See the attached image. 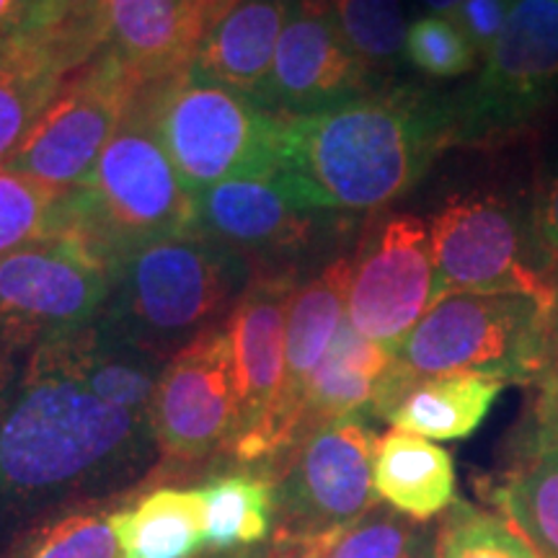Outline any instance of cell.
<instances>
[{
	"label": "cell",
	"instance_id": "obj_1",
	"mask_svg": "<svg viewBox=\"0 0 558 558\" xmlns=\"http://www.w3.org/2000/svg\"><path fill=\"white\" fill-rule=\"evenodd\" d=\"M150 414L96 399L58 339L34 347L0 418V554L41 522L156 484Z\"/></svg>",
	"mask_w": 558,
	"mask_h": 558
},
{
	"label": "cell",
	"instance_id": "obj_2",
	"mask_svg": "<svg viewBox=\"0 0 558 558\" xmlns=\"http://www.w3.org/2000/svg\"><path fill=\"white\" fill-rule=\"evenodd\" d=\"M458 145L456 104L416 86L367 90L284 120L277 177L318 213H375Z\"/></svg>",
	"mask_w": 558,
	"mask_h": 558
},
{
	"label": "cell",
	"instance_id": "obj_3",
	"mask_svg": "<svg viewBox=\"0 0 558 558\" xmlns=\"http://www.w3.org/2000/svg\"><path fill=\"white\" fill-rule=\"evenodd\" d=\"M254 277L248 256L199 230L145 241L111 269V295L96 324L143 352L171 360L226 326Z\"/></svg>",
	"mask_w": 558,
	"mask_h": 558
},
{
	"label": "cell",
	"instance_id": "obj_4",
	"mask_svg": "<svg viewBox=\"0 0 558 558\" xmlns=\"http://www.w3.org/2000/svg\"><path fill=\"white\" fill-rule=\"evenodd\" d=\"M194 230V194L160 145L137 88L96 163L94 179L78 186V220L73 233L88 241L114 269L140 243Z\"/></svg>",
	"mask_w": 558,
	"mask_h": 558
},
{
	"label": "cell",
	"instance_id": "obj_5",
	"mask_svg": "<svg viewBox=\"0 0 558 558\" xmlns=\"http://www.w3.org/2000/svg\"><path fill=\"white\" fill-rule=\"evenodd\" d=\"M156 135L192 194L279 169L284 117L190 68L140 86Z\"/></svg>",
	"mask_w": 558,
	"mask_h": 558
},
{
	"label": "cell",
	"instance_id": "obj_6",
	"mask_svg": "<svg viewBox=\"0 0 558 558\" xmlns=\"http://www.w3.org/2000/svg\"><path fill=\"white\" fill-rule=\"evenodd\" d=\"M558 305L522 292L439 298L396 349L414 375H484L533 386L548 354Z\"/></svg>",
	"mask_w": 558,
	"mask_h": 558
},
{
	"label": "cell",
	"instance_id": "obj_7",
	"mask_svg": "<svg viewBox=\"0 0 558 558\" xmlns=\"http://www.w3.org/2000/svg\"><path fill=\"white\" fill-rule=\"evenodd\" d=\"M378 435L365 414L331 418L300 435L277 463L275 533L277 546L326 543L380 505L373 463Z\"/></svg>",
	"mask_w": 558,
	"mask_h": 558
},
{
	"label": "cell",
	"instance_id": "obj_8",
	"mask_svg": "<svg viewBox=\"0 0 558 558\" xmlns=\"http://www.w3.org/2000/svg\"><path fill=\"white\" fill-rule=\"evenodd\" d=\"M437 300L456 292H522L558 305V282L543 271L530 230V199L471 192L445 202L429 222Z\"/></svg>",
	"mask_w": 558,
	"mask_h": 558
},
{
	"label": "cell",
	"instance_id": "obj_9",
	"mask_svg": "<svg viewBox=\"0 0 558 558\" xmlns=\"http://www.w3.org/2000/svg\"><path fill=\"white\" fill-rule=\"evenodd\" d=\"M558 94V0H512L478 78L456 104L458 145L507 143L546 111Z\"/></svg>",
	"mask_w": 558,
	"mask_h": 558
},
{
	"label": "cell",
	"instance_id": "obj_10",
	"mask_svg": "<svg viewBox=\"0 0 558 558\" xmlns=\"http://www.w3.org/2000/svg\"><path fill=\"white\" fill-rule=\"evenodd\" d=\"M150 422L160 450L156 484L194 469L215 471L228 458L239 429V380L226 326L166 362Z\"/></svg>",
	"mask_w": 558,
	"mask_h": 558
},
{
	"label": "cell",
	"instance_id": "obj_11",
	"mask_svg": "<svg viewBox=\"0 0 558 558\" xmlns=\"http://www.w3.org/2000/svg\"><path fill=\"white\" fill-rule=\"evenodd\" d=\"M111 295V264L65 233L0 256V316L5 331L41 344L86 329Z\"/></svg>",
	"mask_w": 558,
	"mask_h": 558
},
{
	"label": "cell",
	"instance_id": "obj_12",
	"mask_svg": "<svg viewBox=\"0 0 558 558\" xmlns=\"http://www.w3.org/2000/svg\"><path fill=\"white\" fill-rule=\"evenodd\" d=\"M140 86L114 52L101 50L70 73L5 166L54 186H86Z\"/></svg>",
	"mask_w": 558,
	"mask_h": 558
},
{
	"label": "cell",
	"instance_id": "obj_13",
	"mask_svg": "<svg viewBox=\"0 0 558 558\" xmlns=\"http://www.w3.org/2000/svg\"><path fill=\"white\" fill-rule=\"evenodd\" d=\"M435 303L437 275L427 222L409 213L375 220L352 251L349 324L396 354Z\"/></svg>",
	"mask_w": 558,
	"mask_h": 558
},
{
	"label": "cell",
	"instance_id": "obj_14",
	"mask_svg": "<svg viewBox=\"0 0 558 558\" xmlns=\"http://www.w3.org/2000/svg\"><path fill=\"white\" fill-rule=\"evenodd\" d=\"M298 284V269L256 271L226 320L239 380V429L228 452L235 465L264 460V437L284 380L288 308Z\"/></svg>",
	"mask_w": 558,
	"mask_h": 558
},
{
	"label": "cell",
	"instance_id": "obj_15",
	"mask_svg": "<svg viewBox=\"0 0 558 558\" xmlns=\"http://www.w3.org/2000/svg\"><path fill=\"white\" fill-rule=\"evenodd\" d=\"M96 0H83L62 24L39 34L5 39L0 50V166L16 156L58 99L73 70L104 50Z\"/></svg>",
	"mask_w": 558,
	"mask_h": 558
},
{
	"label": "cell",
	"instance_id": "obj_16",
	"mask_svg": "<svg viewBox=\"0 0 558 558\" xmlns=\"http://www.w3.org/2000/svg\"><path fill=\"white\" fill-rule=\"evenodd\" d=\"M369 70L349 47L329 0H292L271 68L267 109L300 117L369 90Z\"/></svg>",
	"mask_w": 558,
	"mask_h": 558
},
{
	"label": "cell",
	"instance_id": "obj_17",
	"mask_svg": "<svg viewBox=\"0 0 558 558\" xmlns=\"http://www.w3.org/2000/svg\"><path fill=\"white\" fill-rule=\"evenodd\" d=\"M197 230L251 262H290L316 241L318 209L298 205L275 173L228 179L194 194Z\"/></svg>",
	"mask_w": 558,
	"mask_h": 558
},
{
	"label": "cell",
	"instance_id": "obj_18",
	"mask_svg": "<svg viewBox=\"0 0 558 558\" xmlns=\"http://www.w3.org/2000/svg\"><path fill=\"white\" fill-rule=\"evenodd\" d=\"M349 282H352V254H341L292 292L288 337H284V380L264 437V469L277 463L300 435L305 393L313 373L329 352L339 326L344 324Z\"/></svg>",
	"mask_w": 558,
	"mask_h": 558
},
{
	"label": "cell",
	"instance_id": "obj_19",
	"mask_svg": "<svg viewBox=\"0 0 558 558\" xmlns=\"http://www.w3.org/2000/svg\"><path fill=\"white\" fill-rule=\"evenodd\" d=\"M507 383L484 375H414L393 360L373 396L375 416L427 439H465L476 432Z\"/></svg>",
	"mask_w": 558,
	"mask_h": 558
},
{
	"label": "cell",
	"instance_id": "obj_20",
	"mask_svg": "<svg viewBox=\"0 0 558 558\" xmlns=\"http://www.w3.org/2000/svg\"><path fill=\"white\" fill-rule=\"evenodd\" d=\"M481 497L533 543L541 558H558V418L527 409L509 463L481 486Z\"/></svg>",
	"mask_w": 558,
	"mask_h": 558
},
{
	"label": "cell",
	"instance_id": "obj_21",
	"mask_svg": "<svg viewBox=\"0 0 558 558\" xmlns=\"http://www.w3.org/2000/svg\"><path fill=\"white\" fill-rule=\"evenodd\" d=\"M104 50L114 52L140 83L190 68L199 39L192 0H96Z\"/></svg>",
	"mask_w": 558,
	"mask_h": 558
},
{
	"label": "cell",
	"instance_id": "obj_22",
	"mask_svg": "<svg viewBox=\"0 0 558 558\" xmlns=\"http://www.w3.org/2000/svg\"><path fill=\"white\" fill-rule=\"evenodd\" d=\"M292 0H241L199 41L192 73L267 107L271 68Z\"/></svg>",
	"mask_w": 558,
	"mask_h": 558
},
{
	"label": "cell",
	"instance_id": "obj_23",
	"mask_svg": "<svg viewBox=\"0 0 558 558\" xmlns=\"http://www.w3.org/2000/svg\"><path fill=\"white\" fill-rule=\"evenodd\" d=\"M122 558H199L207 548V505L199 486L153 484L111 512Z\"/></svg>",
	"mask_w": 558,
	"mask_h": 558
},
{
	"label": "cell",
	"instance_id": "obj_24",
	"mask_svg": "<svg viewBox=\"0 0 558 558\" xmlns=\"http://www.w3.org/2000/svg\"><path fill=\"white\" fill-rule=\"evenodd\" d=\"M373 478L383 505L416 522L442 518L458 501L450 452L411 432L390 429L378 437Z\"/></svg>",
	"mask_w": 558,
	"mask_h": 558
},
{
	"label": "cell",
	"instance_id": "obj_25",
	"mask_svg": "<svg viewBox=\"0 0 558 558\" xmlns=\"http://www.w3.org/2000/svg\"><path fill=\"white\" fill-rule=\"evenodd\" d=\"M58 341L73 373L96 399L122 411L150 414L160 373L169 360L111 337L96 320Z\"/></svg>",
	"mask_w": 558,
	"mask_h": 558
},
{
	"label": "cell",
	"instance_id": "obj_26",
	"mask_svg": "<svg viewBox=\"0 0 558 558\" xmlns=\"http://www.w3.org/2000/svg\"><path fill=\"white\" fill-rule=\"evenodd\" d=\"M393 352L362 337L344 318L329 352L324 354L311 378L300 435L318 427V424L331 422V418L369 411L375 388H378L386 369L393 365Z\"/></svg>",
	"mask_w": 558,
	"mask_h": 558
},
{
	"label": "cell",
	"instance_id": "obj_27",
	"mask_svg": "<svg viewBox=\"0 0 558 558\" xmlns=\"http://www.w3.org/2000/svg\"><path fill=\"white\" fill-rule=\"evenodd\" d=\"M207 505V550L254 548L275 533V476L264 465L209 473L199 486Z\"/></svg>",
	"mask_w": 558,
	"mask_h": 558
},
{
	"label": "cell",
	"instance_id": "obj_28",
	"mask_svg": "<svg viewBox=\"0 0 558 558\" xmlns=\"http://www.w3.org/2000/svg\"><path fill=\"white\" fill-rule=\"evenodd\" d=\"M78 186H54L0 166V256L73 233Z\"/></svg>",
	"mask_w": 558,
	"mask_h": 558
},
{
	"label": "cell",
	"instance_id": "obj_29",
	"mask_svg": "<svg viewBox=\"0 0 558 558\" xmlns=\"http://www.w3.org/2000/svg\"><path fill=\"white\" fill-rule=\"evenodd\" d=\"M130 497L99 501L41 522L0 558H122L111 512Z\"/></svg>",
	"mask_w": 558,
	"mask_h": 558
},
{
	"label": "cell",
	"instance_id": "obj_30",
	"mask_svg": "<svg viewBox=\"0 0 558 558\" xmlns=\"http://www.w3.org/2000/svg\"><path fill=\"white\" fill-rule=\"evenodd\" d=\"M439 558H541L525 535L492 507L458 499L439 518Z\"/></svg>",
	"mask_w": 558,
	"mask_h": 558
},
{
	"label": "cell",
	"instance_id": "obj_31",
	"mask_svg": "<svg viewBox=\"0 0 558 558\" xmlns=\"http://www.w3.org/2000/svg\"><path fill=\"white\" fill-rule=\"evenodd\" d=\"M333 19L369 70L386 68L403 52L407 21L401 0H329Z\"/></svg>",
	"mask_w": 558,
	"mask_h": 558
},
{
	"label": "cell",
	"instance_id": "obj_32",
	"mask_svg": "<svg viewBox=\"0 0 558 558\" xmlns=\"http://www.w3.org/2000/svg\"><path fill=\"white\" fill-rule=\"evenodd\" d=\"M403 54L418 73L442 81L471 73L481 60L463 29L442 13H429L409 26Z\"/></svg>",
	"mask_w": 558,
	"mask_h": 558
},
{
	"label": "cell",
	"instance_id": "obj_33",
	"mask_svg": "<svg viewBox=\"0 0 558 558\" xmlns=\"http://www.w3.org/2000/svg\"><path fill=\"white\" fill-rule=\"evenodd\" d=\"M422 522L380 505L324 546L320 558H409Z\"/></svg>",
	"mask_w": 558,
	"mask_h": 558
},
{
	"label": "cell",
	"instance_id": "obj_34",
	"mask_svg": "<svg viewBox=\"0 0 558 558\" xmlns=\"http://www.w3.org/2000/svg\"><path fill=\"white\" fill-rule=\"evenodd\" d=\"M81 3L83 0H0V39L52 29Z\"/></svg>",
	"mask_w": 558,
	"mask_h": 558
},
{
	"label": "cell",
	"instance_id": "obj_35",
	"mask_svg": "<svg viewBox=\"0 0 558 558\" xmlns=\"http://www.w3.org/2000/svg\"><path fill=\"white\" fill-rule=\"evenodd\" d=\"M530 230L543 271L558 282V173L530 197Z\"/></svg>",
	"mask_w": 558,
	"mask_h": 558
},
{
	"label": "cell",
	"instance_id": "obj_36",
	"mask_svg": "<svg viewBox=\"0 0 558 558\" xmlns=\"http://www.w3.org/2000/svg\"><path fill=\"white\" fill-rule=\"evenodd\" d=\"M509 11H512V0H463L448 16L463 29L484 60L505 29Z\"/></svg>",
	"mask_w": 558,
	"mask_h": 558
},
{
	"label": "cell",
	"instance_id": "obj_37",
	"mask_svg": "<svg viewBox=\"0 0 558 558\" xmlns=\"http://www.w3.org/2000/svg\"><path fill=\"white\" fill-rule=\"evenodd\" d=\"M32 352L34 344H29L26 339L13 337L9 331L0 337V418L5 416L13 396H16L19 383L24 378Z\"/></svg>",
	"mask_w": 558,
	"mask_h": 558
},
{
	"label": "cell",
	"instance_id": "obj_38",
	"mask_svg": "<svg viewBox=\"0 0 558 558\" xmlns=\"http://www.w3.org/2000/svg\"><path fill=\"white\" fill-rule=\"evenodd\" d=\"M533 388H535V401L530 403V407L538 409L541 414L558 418V311L554 318V331H550L546 362H543V369L538 380L533 383Z\"/></svg>",
	"mask_w": 558,
	"mask_h": 558
},
{
	"label": "cell",
	"instance_id": "obj_39",
	"mask_svg": "<svg viewBox=\"0 0 558 558\" xmlns=\"http://www.w3.org/2000/svg\"><path fill=\"white\" fill-rule=\"evenodd\" d=\"M241 0H192V19H194V32L202 41L207 37V32L213 29L218 21L239 5ZM199 47V45H197Z\"/></svg>",
	"mask_w": 558,
	"mask_h": 558
},
{
	"label": "cell",
	"instance_id": "obj_40",
	"mask_svg": "<svg viewBox=\"0 0 558 558\" xmlns=\"http://www.w3.org/2000/svg\"><path fill=\"white\" fill-rule=\"evenodd\" d=\"M409 558H439V518L418 525Z\"/></svg>",
	"mask_w": 558,
	"mask_h": 558
},
{
	"label": "cell",
	"instance_id": "obj_41",
	"mask_svg": "<svg viewBox=\"0 0 558 558\" xmlns=\"http://www.w3.org/2000/svg\"><path fill=\"white\" fill-rule=\"evenodd\" d=\"M199 558H282V548H279L275 541H267L262 543V546L226 550V554H213V550H207V554H202Z\"/></svg>",
	"mask_w": 558,
	"mask_h": 558
},
{
	"label": "cell",
	"instance_id": "obj_42",
	"mask_svg": "<svg viewBox=\"0 0 558 558\" xmlns=\"http://www.w3.org/2000/svg\"><path fill=\"white\" fill-rule=\"evenodd\" d=\"M326 543H308V546H288V548L279 546V548H282V558H320Z\"/></svg>",
	"mask_w": 558,
	"mask_h": 558
},
{
	"label": "cell",
	"instance_id": "obj_43",
	"mask_svg": "<svg viewBox=\"0 0 558 558\" xmlns=\"http://www.w3.org/2000/svg\"><path fill=\"white\" fill-rule=\"evenodd\" d=\"M427 3V9H432L435 13H442V16H448V13H452L458 9L463 0H424Z\"/></svg>",
	"mask_w": 558,
	"mask_h": 558
},
{
	"label": "cell",
	"instance_id": "obj_44",
	"mask_svg": "<svg viewBox=\"0 0 558 558\" xmlns=\"http://www.w3.org/2000/svg\"><path fill=\"white\" fill-rule=\"evenodd\" d=\"M5 333V324H3V316H0V337H3Z\"/></svg>",
	"mask_w": 558,
	"mask_h": 558
},
{
	"label": "cell",
	"instance_id": "obj_45",
	"mask_svg": "<svg viewBox=\"0 0 558 558\" xmlns=\"http://www.w3.org/2000/svg\"><path fill=\"white\" fill-rule=\"evenodd\" d=\"M3 47H5V39H0V50H3Z\"/></svg>",
	"mask_w": 558,
	"mask_h": 558
}]
</instances>
